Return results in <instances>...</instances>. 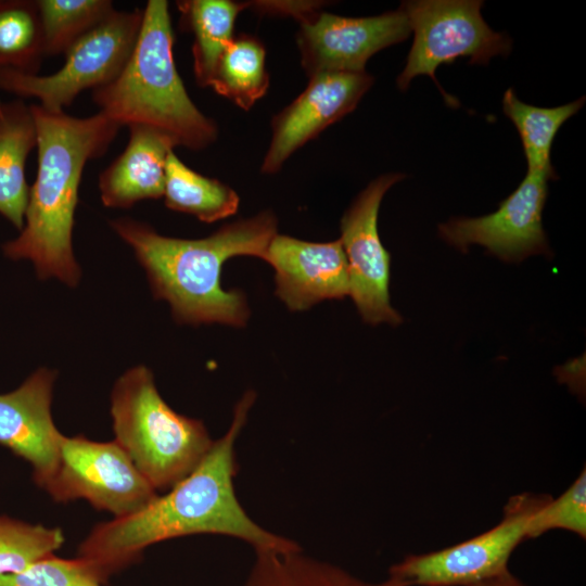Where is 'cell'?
<instances>
[{
	"label": "cell",
	"instance_id": "6da1fadb",
	"mask_svg": "<svg viewBox=\"0 0 586 586\" xmlns=\"http://www.w3.org/2000/svg\"><path fill=\"white\" fill-rule=\"evenodd\" d=\"M256 398L246 391L234 407L228 431L214 441L204 459L187 476L150 502L122 518L92 527L78 547L77 557L105 585L116 573L136 563L157 543L215 534L241 539L254 550L293 551L301 547L258 525L237 498L238 471L234 444Z\"/></svg>",
	"mask_w": 586,
	"mask_h": 586
},
{
	"label": "cell",
	"instance_id": "7a4b0ae2",
	"mask_svg": "<svg viewBox=\"0 0 586 586\" xmlns=\"http://www.w3.org/2000/svg\"><path fill=\"white\" fill-rule=\"evenodd\" d=\"M112 229L135 252L155 298L166 301L179 323H224L244 327L250 310L244 294L225 290L220 275L234 256L263 258L277 234L269 211L220 227L203 239H178L157 233L150 225L123 217Z\"/></svg>",
	"mask_w": 586,
	"mask_h": 586
},
{
	"label": "cell",
	"instance_id": "3957f363",
	"mask_svg": "<svg viewBox=\"0 0 586 586\" xmlns=\"http://www.w3.org/2000/svg\"><path fill=\"white\" fill-rule=\"evenodd\" d=\"M37 127V175L20 235L2 246L7 257L30 260L40 279L75 286L80 269L73 229L85 165L102 156L122 128L98 112L77 117L30 105Z\"/></svg>",
	"mask_w": 586,
	"mask_h": 586
},
{
	"label": "cell",
	"instance_id": "277c9868",
	"mask_svg": "<svg viewBox=\"0 0 586 586\" xmlns=\"http://www.w3.org/2000/svg\"><path fill=\"white\" fill-rule=\"evenodd\" d=\"M173 47L168 2L149 0L127 64L112 82L92 90V100L100 113L120 127H151L176 146L200 151L216 141L218 128L188 94Z\"/></svg>",
	"mask_w": 586,
	"mask_h": 586
},
{
	"label": "cell",
	"instance_id": "5b68a950",
	"mask_svg": "<svg viewBox=\"0 0 586 586\" xmlns=\"http://www.w3.org/2000/svg\"><path fill=\"white\" fill-rule=\"evenodd\" d=\"M114 441L158 492L187 476L214 441L201 420L176 412L145 366L127 370L111 393Z\"/></svg>",
	"mask_w": 586,
	"mask_h": 586
},
{
	"label": "cell",
	"instance_id": "8992f818",
	"mask_svg": "<svg viewBox=\"0 0 586 586\" xmlns=\"http://www.w3.org/2000/svg\"><path fill=\"white\" fill-rule=\"evenodd\" d=\"M142 23V10H114L64 53L63 66L49 75L0 73V90L35 98L51 112H64L84 90L112 82L127 64Z\"/></svg>",
	"mask_w": 586,
	"mask_h": 586
},
{
	"label": "cell",
	"instance_id": "52a82bcc",
	"mask_svg": "<svg viewBox=\"0 0 586 586\" xmlns=\"http://www.w3.org/2000/svg\"><path fill=\"white\" fill-rule=\"evenodd\" d=\"M483 1L415 0L402 2L399 9L408 18L413 41L397 87L404 91L411 80L428 75L446 101L456 100L440 86L435 72L442 64L468 58L470 65H487L497 55L507 56L512 47L510 37L493 30L481 14Z\"/></svg>",
	"mask_w": 586,
	"mask_h": 586
},
{
	"label": "cell",
	"instance_id": "ba28073f",
	"mask_svg": "<svg viewBox=\"0 0 586 586\" xmlns=\"http://www.w3.org/2000/svg\"><path fill=\"white\" fill-rule=\"evenodd\" d=\"M548 495L523 493L506 504L492 528L438 550L408 555L388 574L406 586H472L508 570L517 547L526 539V525Z\"/></svg>",
	"mask_w": 586,
	"mask_h": 586
},
{
	"label": "cell",
	"instance_id": "9c48e42d",
	"mask_svg": "<svg viewBox=\"0 0 586 586\" xmlns=\"http://www.w3.org/2000/svg\"><path fill=\"white\" fill-rule=\"evenodd\" d=\"M44 491L56 502L84 499L122 518L137 512L158 492L115 442L63 435L56 471Z\"/></svg>",
	"mask_w": 586,
	"mask_h": 586
},
{
	"label": "cell",
	"instance_id": "30bf717a",
	"mask_svg": "<svg viewBox=\"0 0 586 586\" xmlns=\"http://www.w3.org/2000/svg\"><path fill=\"white\" fill-rule=\"evenodd\" d=\"M550 179L557 176L527 171L496 212L476 218H451L438 226L440 237L463 253L471 244L482 245L508 263H519L531 255L551 256L542 221Z\"/></svg>",
	"mask_w": 586,
	"mask_h": 586
},
{
	"label": "cell",
	"instance_id": "8fae6325",
	"mask_svg": "<svg viewBox=\"0 0 586 586\" xmlns=\"http://www.w3.org/2000/svg\"><path fill=\"white\" fill-rule=\"evenodd\" d=\"M405 176L382 175L354 200L341 219V243L349 275V295L362 320L370 324H399L402 316L390 302L391 255L378 231V215L386 191Z\"/></svg>",
	"mask_w": 586,
	"mask_h": 586
},
{
	"label": "cell",
	"instance_id": "7c38bea8",
	"mask_svg": "<svg viewBox=\"0 0 586 586\" xmlns=\"http://www.w3.org/2000/svg\"><path fill=\"white\" fill-rule=\"evenodd\" d=\"M411 34L398 8L368 17L317 12L301 22L297 47L308 77L322 73H362L377 52L406 40Z\"/></svg>",
	"mask_w": 586,
	"mask_h": 586
},
{
	"label": "cell",
	"instance_id": "4fadbf2b",
	"mask_svg": "<svg viewBox=\"0 0 586 586\" xmlns=\"http://www.w3.org/2000/svg\"><path fill=\"white\" fill-rule=\"evenodd\" d=\"M373 81L367 72L309 77L304 91L273 117L262 173L279 171L296 150L353 112Z\"/></svg>",
	"mask_w": 586,
	"mask_h": 586
},
{
	"label": "cell",
	"instance_id": "5bb4252c",
	"mask_svg": "<svg viewBox=\"0 0 586 586\" xmlns=\"http://www.w3.org/2000/svg\"><path fill=\"white\" fill-rule=\"evenodd\" d=\"M55 377L40 368L14 391L0 394V445L31 467L34 482L43 489L56 471L63 437L51 413Z\"/></svg>",
	"mask_w": 586,
	"mask_h": 586
},
{
	"label": "cell",
	"instance_id": "9a60e30c",
	"mask_svg": "<svg viewBox=\"0 0 586 586\" xmlns=\"http://www.w3.org/2000/svg\"><path fill=\"white\" fill-rule=\"evenodd\" d=\"M264 260L275 270L276 295L292 311L349 295L348 265L340 239L318 243L277 233Z\"/></svg>",
	"mask_w": 586,
	"mask_h": 586
},
{
	"label": "cell",
	"instance_id": "2e32d148",
	"mask_svg": "<svg viewBox=\"0 0 586 586\" xmlns=\"http://www.w3.org/2000/svg\"><path fill=\"white\" fill-rule=\"evenodd\" d=\"M128 129L125 150L99 176L100 196L106 207L129 208L164 194L166 162L175 143L151 127L132 125Z\"/></svg>",
	"mask_w": 586,
	"mask_h": 586
},
{
	"label": "cell",
	"instance_id": "e0dca14e",
	"mask_svg": "<svg viewBox=\"0 0 586 586\" xmlns=\"http://www.w3.org/2000/svg\"><path fill=\"white\" fill-rule=\"evenodd\" d=\"M36 146L37 127L30 105L22 99L0 101V214L20 231L30 190L25 165Z\"/></svg>",
	"mask_w": 586,
	"mask_h": 586
},
{
	"label": "cell",
	"instance_id": "ac0fdd59",
	"mask_svg": "<svg viewBox=\"0 0 586 586\" xmlns=\"http://www.w3.org/2000/svg\"><path fill=\"white\" fill-rule=\"evenodd\" d=\"M182 29L193 35L192 55L196 82L209 87L216 65L233 39L238 14L244 2L183 0L177 2Z\"/></svg>",
	"mask_w": 586,
	"mask_h": 586
},
{
	"label": "cell",
	"instance_id": "d6986e66",
	"mask_svg": "<svg viewBox=\"0 0 586 586\" xmlns=\"http://www.w3.org/2000/svg\"><path fill=\"white\" fill-rule=\"evenodd\" d=\"M163 196L168 208L192 215L207 224L232 216L240 203L238 193L231 187L196 173L174 151L166 162Z\"/></svg>",
	"mask_w": 586,
	"mask_h": 586
},
{
	"label": "cell",
	"instance_id": "ffe728a7",
	"mask_svg": "<svg viewBox=\"0 0 586 586\" xmlns=\"http://www.w3.org/2000/svg\"><path fill=\"white\" fill-rule=\"evenodd\" d=\"M242 110H250L269 87L264 44L251 35L234 36L220 56L211 86Z\"/></svg>",
	"mask_w": 586,
	"mask_h": 586
},
{
	"label": "cell",
	"instance_id": "44dd1931",
	"mask_svg": "<svg viewBox=\"0 0 586 586\" xmlns=\"http://www.w3.org/2000/svg\"><path fill=\"white\" fill-rule=\"evenodd\" d=\"M585 98L555 106L538 107L522 102L512 88L502 97V111L513 123L522 141L527 171L557 175L550 152L560 127L584 105Z\"/></svg>",
	"mask_w": 586,
	"mask_h": 586
},
{
	"label": "cell",
	"instance_id": "7402d4cb",
	"mask_svg": "<svg viewBox=\"0 0 586 586\" xmlns=\"http://www.w3.org/2000/svg\"><path fill=\"white\" fill-rule=\"evenodd\" d=\"M43 58L36 0H0V73L38 74Z\"/></svg>",
	"mask_w": 586,
	"mask_h": 586
},
{
	"label": "cell",
	"instance_id": "603a6c76",
	"mask_svg": "<svg viewBox=\"0 0 586 586\" xmlns=\"http://www.w3.org/2000/svg\"><path fill=\"white\" fill-rule=\"evenodd\" d=\"M44 56L64 54L115 9L110 0H36Z\"/></svg>",
	"mask_w": 586,
	"mask_h": 586
},
{
	"label": "cell",
	"instance_id": "cb8c5ba5",
	"mask_svg": "<svg viewBox=\"0 0 586 586\" xmlns=\"http://www.w3.org/2000/svg\"><path fill=\"white\" fill-rule=\"evenodd\" d=\"M61 528L0 515V575L15 574L54 555L64 544Z\"/></svg>",
	"mask_w": 586,
	"mask_h": 586
},
{
	"label": "cell",
	"instance_id": "d4e9b609",
	"mask_svg": "<svg viewBox=\"0 0 586 586\" xmlns=\"http://www.w3.org/2000/svg\"><path fill=\"white\" fill-rule=\"evenodd\" d=\"M552 530H563L586 537V470L557 498L550 496L536 509L526 525V539Z\"/></svg>",
	"mask_w": 586,
	"mask_h": 586
},
{
	"label": "cell",
	"instance_id": "484cf974",
	"mask_svg": "<svg viewBox=\"0 0 586 586\" xmlns=\"http://www.w3.org/2000/svg\"><path fill=\"white\" fill-rule=\"evenodd\" d=\"M0 586H105L80 558L44 557L25 570L0 575Z\"/></svg>",
	"mask_w": 586,
	"mask_h": 586
},
{
	"label": "cell",
	"instance_id": "4316f807",
	"mask_svg": "<svg viewBox=\"0 0 586 586\" xmlns=\"http://www.w3.org/2000/svg\"><path fill=\"white\" fill-rule=\"evenodd\" d=\"M245 8L253 7L263 13L291 15L303 22L318 12L320 2L314 1H256L244 3Z\"/></svg>",
	"mask_w": 586,
	"mask_h": 586
},
{
	"label": "cell",
	"instance_id": "83f0119b",
	"mask_svg": "<svg viewBox=\"0 0 586 586\" xmlns=\"http://www.w3.org/2000/svg\"><path fill=\"white\" fill-rule=\"evenodd\" d=\"M242 586H301L295 583L265 574L249 575Z\"/></svg>",
	"mask_w": 586,
	"mask_h": 586
},
{
	"label": "cell",
	"instance_id": "f1b7e54d",
	"mask_svg": "<svg viewBox=\"0 0 586 586\" xmlns=\"http://www.w3.org/2000/svg\"><path fill=\"white\" fill-rule=\"evenodd\" d=\"M472 586H526L509 569L501 574Z\"/></svg>",
	"mask_w": 586,
	"mask_h": 586
}]
</instances>
